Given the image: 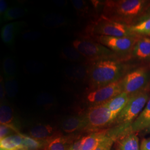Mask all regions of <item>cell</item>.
Listing matches in <instances>:
<instances>
[{"label": "cell", "instance_id": "8", "mask_svg": "<svg viewBox=\"0 0 150 150\" xmlns=\"http://www.w3.org/2000/svg\"><path fill=\"white\" fill-rule=\"evenodd\" d=\"M150 81V68L141 67L131 70L122 79L123 92L132 96L146 90Z\"/></svg>", "mask_w": 150, "mask_h": 150}, {"label": "cell", "instance_id": "30", "mask_svg": "<svg viewBox=\"0 0 150 150\" xmlns=\"http://www.w3.org/2000/svg\"><path fill=\"white\" fill-rule=\"evenodd\" d=\"M6 95L9 97L15 96L18 92V85L16 78L6 79L5 81Z\"/></svg>", "mask_w": 150, "mask_h": 150}, {"label": "cell", "instance_id": "6", "mask_svg": "<svg viewBox=\"0 0 150 150\" xmlns=\"http://www.w3.org/2000/svg\"><path fill=\"white\" fill-rule=\"evenodd\" d=\"M85 116L86 126L83 132L88 134L111 127L114 121L106 103L89 107Z\"/></svg>", "mask_w": 150, "mask_h": 150}, {"label": "cell", "instance_id": "29", "mask_svg": "<svg viewBox=\"0 0 150 150\" xmlns=\"http://www.w3.org/2000/svg\"><path fill=\"white\" fill-rule=\"evenodd\" d=\"M71 3L78 15L82 18H87L90 13V6L84 0H72Z\"/></svg>", "mask_w": 150, "mask_h": 150}, {"label": "cell", "instance_id": "39", "mask_svg": "<svg viewBox=\"0 0 150 150\" xmlns=\"http://www.w3.org/2000/svg\"><path fill=\"white\" fill-rule=\"evenodd\" d=\"M143 131L145 134H150V126Z\"/></svg>", "mask_w": 150, "mask_h": 150}, {"label": "cell", "instance_id": "4", "mask_svg": "<svg viewBox=\"0 0 150 150\" xmlns=\"http://www.w3.org/2000/svg\"><path fill=\"white\" fill-rule=\"evenodd\" d=\"M149 99V92L146 89L132 95L126 106L114 121L112 126H120L129 129L144 110Z\"/></svg>", "mask_w": 150, "mask_h": 150}, {"label": "cell", "instance_id": "25", "mask_svg": "<svg viewBox=\"0 0 150 150\" xmlns=\"http://www.w3.org/2000/svg\"><path fill=\"white\" fill-rule=\"evenodd\" d=\"M2 70L5 79L16 78L18 68L15 57L11 55H7L2 61Z\"/></svg>", "mask_w": 150, "mask_h": 150}, {"label": "cell", "instance_id": "33", "mask_svg": "<svg viewBox=\"0 0 150 150\" xmlns=\"http://www.w3.org/2000/svg\"><path fill=\"white\" fill-rule=\"evenodd\" d=\"M21 33L22 38L27 41H35L41 36V32L36 31L25 30Z\"/></svg>", "mask_w": 150, "mask_h": 150}, {"label": "cell", "instance_id": "22", "mask_svg": "<svg viewBox=\"0 0 150 150\" xmlns=\"http://www.w3.org/2000/svg\"><path fill=\"white\" fill-rule=\"evenodd\" d=\"M59 56L61 59L74 64H83L88 62L77 49L71 46H65L61 48Z\"/></svg>", "mask_w": 150, "mask_h": 150}, {"label": "cell", "instance_id": "21", "mask_svg": "<svg viewBox=\"0 0 150 150\" xmlns=\"http://www.w3.org/2000/svg\"><path fill=\"white\" fill-rule=\"evenodd\" d=\"M59 132H54L49 125H39L33 127L30 131V136L35 139L47 141L52 139Z\"/></svg>", "mask_w": 150, "mask_h": 150}, {"label": "cell", "instance_id": "15", "mask_svg": "<svg viewBox=\"0 0 150 150\" xmlns=\"http://www.w3.org/2000/svg\"><path fill=\"white\" fill-rule=\"evenodd\" d=\"M86 120L85 115L83 116H73L64 118L61 123L63 131L69 134L76 131L83 132L86 128Z\"/></svg>", "mask_w": 150, "mask_h": 150}, {"label": "cell", "instance_id": "5", "mask_svg": "<svg viewBox=\"0 0 150 150\" xmlns=\"http://www.w3.org/2000/svg\"><path fill=\"white\" fill-rule=\"evenodd\" d=\"M72 44L88 62L109 58L121 59L111 50L87 36L76 39Z\"/></svg>", "mask_w": 150, "mask_h": 150}, {"label": "cell", "instance_id": "3", "mask_svg": "<svg viewBox=\"0 0 150 150\" xmlns=\"http://www.w3.org/2000/svg\"><path fill=\"white\" fill-rule=\"evenodd\" d=\"M88 36H106L111 37H140L134 33L131 26L114 21L103 16L92 22L87 28Z\"/></svg>", "mask_w": 150, "mask_h": 150}, {"label": "cell", "instance_id": "12", "mask_svg": "<svg viewBox=\"0 0 150 150\" xmlns=\"http://www.w3.org/2000/svg\"><path fill=\"white\" fill-rule=\"evenodd\" d=\"M129 59H134L141 62H150V38H139L134 45Z\"/></svg>", "mask_w": 150, "mask_h": 150}, {"label": "cell", "instance_id": "1", "mask_svg": "<svg viewBox=\"0 0 150 150\" xmlns=\"http://www.w3.org/2000/svg\"><path fill=\"white\" fill-rule=\"evenodd\" d=\"M150 8V1L108 0L103 3L102 15L132 26L147 17Z\"/></svg>", "mask_w": 150, "mask_h": 150}, {"label": "cell", "instance_id": "41", "mask_svg": "<svg viewBox=\"0 0 150 150\" xmlns=\"http://www.w3.org/2000/svg\"><path fill=\"white\" fill-rule=\"evenodd\" d=\"M149 37H150V35H149Z\"/></svg>", "mask_w": 150, "mask_h": 150}, {"label": "cell", "instance_id": "31", "mask_svg": "<svg viewBox=\"0 0 150 150\" xmlns=\"http://www.w3.org/2000/svg\"><path fill=\"white\" fill-rule=\"evenodd\" d=\"M20 133L17 127L4 125H1L0 126V138L1 139L12 134Z\"/></svg>", "mask_w": 150, "mask_h": 150}, {"label": "cell", "instance_id": "37", "mask_svg": "<svg viewBox=\"0 0 150 150\" xmlns=\"http://www.w3.org/2000/svg\"><path fill=\"white\" fill-rule=\"evenodd\" d=\"M8 8L7 7V3L5 0L0 1V16L1 18L4 15L6 11Z\"/></svg>", "mask_w": 150, "mask_h": 150}, {"label": "cell", "instance_id": "18", "mask_svg": "<svg viewBox=\"0 0 150 150\" xmlns=\"http://www.w3.org/2000/svg\"><path fill=\"white\" fill-rule=\"evenodd\" d=\"M116 150H140L139 138L136 133H129L116 141Z\"/></svg>", "mask_w": 150, "mask_h": 150}, {"label": "cell", "instance_id": "34", "mask_svg": "<svg viewBox=\"0 0 150 150\" xmlns=\"http://www.w3.org/2000/svg\"><path fill=\"white\" fill-rule=\"evenodd\" d=\"M38 102L45 106L51 104L54 101L52 96L46 92H43L38 96Z\"/></svg>", "mask_w": 150, "mask_h": 150}, {"label": "cell", "instance_id": "26", "mask_svg": "<svg viewBox=\"0 0 150 150\" xmlns=\"http://www.w3.org/2000/svg\"><path fill=\"white\" fill-rule=\"evenodd\" d=\"M28 12L26 7L21 6H13L7 9L3 16L1 18V22H7L15 20L25 16Z\"/></svg>", "mask_w": 150, "mask_h": 150}, {"label": "cell", "instance_id": "27", "mask_svg": "<svg viewBox=\"0 0 150 150\" xmlns=\"http://www.w3.org/2000/svg\"><path fill=\"white\" fill-rule=\"evenodd\" d=\"M22 137L23 147L26 150H43L48 141L35 139L26 134H22Z\"/></svg>", "mask_w": 150, "mask_h": 150}, {"label": "cell", "instance_id": "36", "mask_svg": "<svg viewBox=\"0 0 150 150\" xmlns=\"http://www.w3.org/2000/svg\"><path fill=\"white\" fill-rule=\"evenodd\" d=\"M140 150H150V137L142 141L140 146Z\"/></svg>", "mask_w": 150, "mask_h": 150}, {"label": "cell", "instance_id": "32", "mask_svg": "<svg viewBox=\"0 0 150 150\" xmlns=\"http://www.w3.org/2000/svg\"><path fill=\"white\" fill-rule=\"evenodd\" d=\"M26 69L30 73H38L43 69V66L38 62L30 61L26 64Z\"/></svg>", "mask_w": 150, "mask_h": 150}, {"label": "cell", "instance_id": "40", "mask_svg": "<svg viewBox=\"0 0 150 150\" xmlns=\"http://www.w3.org/2000/svg\"><path fill=\"white\" fill-rule=\"evenodd\" d=\"M25 150V149H21V150Z\"/></svg>", "mask_w": 150, "mask_h": 150}, {"label": "cell", "instance_id": "38", "mask_svg": "<svg viewBox=\"0 0 150 150\" xmlns=\"http://www.w3.org/2000/svg\"><path fill=\"white\" fill-rule=\"evenodd\" d=\"M54 4L59 7H64L67 5V1H64V0H56L54 1Z\"/></svg>", "mask_w": 150, "mask_h": 150}, {"label": "cell", "instance_id": "14", "mask_svg": "<svg viewBox=\"0 0 150 150\" xmlns=\"http://www.w3.org/2000/svg\"><path fill=\"white\" fill-rule=\"evenodd\" d=\"M127 129L122 126H113L110 127L106 136L97 145L94 150H111L113 144L119 137L126 132Z\"/></svg>", "mask_w": 150, "mask_h": 150}, {"label": "cell", "instance_id": "11", "mask_svg": "<svg viewBox=\"0 0 150 150\" xmlns=\"http://www.w3.org/2000/svg\"><path fill=\"white\" fill-rule=\"evenodd\" d=\"M27 26L24 21H15L7 23L2 27L1 37L4 43L8 46L14 45L17 35L22 33L23 28Z\"/></svg>", "mask_w": 150, "mask_h": 150}, {"label": "cell", "instance_id": "28", "mask_svg": "<svg viewBox=\"0 0 150 150\" xmlns=\"http://www.w3.org/2000/svg\"><path fill=\"white\" fill-rule=\"evenodd\" d=\"M131 30L135 35L141 36H149L150 35V15L142 20L131 26Z\"/></svg>", "mask_w": 150, "mask_h": 150}, {"label": "cell", "instance_id": "35", "mask_svg": "<svg viewBox=\"0 0 150 150\" xmlns=\"http://www.w3.org/2000/svg\"><path fill=\"white\" fill-rule=\"evenodd\" d=\"M6 93L5 87V82L4 79L1 76V81H0V97L1 101L4 100V98L5 96Z\"/></svg>", "mask_w": 150, "mask_h": 150}, {"label": "cell", "instance_id": "23", "mask_svg": "<svg viewBox=\"0 0 150 150\" xmlns=\"http://www.w3.org/2000/svg\"><path fill=\"white\" fill-rule=\"evenodd\" d=\"M1 150H19L25 149L23 146L22 134H12L1 139Z\"/></svg>", "mask_w": 150, "mask_h": 150}, {"label": "cell", "instance_id": "9", "mask_svg": "<svg viewBox=\"0 0 150 150\" xmlns=\"http://www.w3.org/2000/svg\"><path fill=\"white\" fill-rule=\"evenodd\" d=\"M123 92L122 79L107 86L87 91L85 101L90 107L107 103Z\"/></svg>", "mask_w": 150, "mask_h": 150}, {"label": "cell", "instance_id": "10", "mask_svg": "<svg viewBox=\"0 0 150 150\" xmlns=\"http://www.w3.org/2000/svg\"><path fill=\"white\" fill-rule=\"evenodd\" d=\"M89 62L74 64L66 66L64 70V76L74 82H87L88 77Z\"/></svg>", "mask_w": 150, "mask_h": 150}, {"label": "cell", "instance_id": "7", "mask_svg": "<svg viewBox=\"0 0 150 150\" xmlns=\"http://www.w3.org/2000/svg\"><path fill=\"white\" fill-rule=\"evenodd\" d=\"M89 37L111 50L122 59H129V56L134 45L140 38V37L118 38L106 36H93Z\"/></svg>", "mask_w": 150, "mask_h": 150}, {"label": "cell", "instance_id": "17", "mask_svg": "<svg viewBox=\"0 0 150 150\" xmlns=\"http://www.w3.org/2000/svg\"><path fill=\"white\" fill-rule=\"evenodd\" d=\"M131 97V95H129L125 92H122L106 103L112 115L113 121L115 120L124 107L126 106Z\"/></svg>", "mask_w": 150, "mask_h": 150}, {"label": "cell", "instance_id": "19", "mask_svg": "<svg viewBox=\"0 0 150 150\" xmlns=\"http://www.w3.org/2000/svg\"><path fill=\"white\" fill-rule=\"evenodd\" d=\"M109 129L92 132L82 137V150H95L97 145L106 136Z\"/></svg>", "mask_w": 150, "mask_h": 150}, {"label": "cell", "instance_id": "20", "mask_svg": "<svg viewBox=\"0 0 150 150\" xmlns=\"http://www.w3.org/2000/svg\"><path fill=\"white\" fill-rule=\"evenodd\" d=\"M69 20L65 16L56 12L43 14L42 24L48 28H57L67 25Z\"/></svg>", "mask_w": 150, "mask_h": 150}, {"label": "cell", "instance_id": "2", "mask_svg": "<svg viewBox=\"0 0 150 150\" xmlns=\"http://www.w3.org/2000/svg\"><path fill=\"white\" fill-rule=\"evenodd\" d=\"M88 62V91L120 80L131 70L130 65L119 58L104 59Z\"/></svg>", "mask_w": 150, "mask_h": 150}, {"label": "cell", "instance_id": "24", "mask_svg": "<svg viewBox=\"0 0 150 150\" xmlns=\"http://www.w3.org/2000/svg\"><path fill=\"white\" fill-rule=\"evenodd\" d=\"M0 123L1 125L16 127L13 110L7 101L3 100L0 106Z\"/></svg>", "mask_w": 150, "mask_h": 150}, {"label": "cell", "instance_id": "16", "mask_svg": "<svg viewBox=\"0 0 150 150\" xmlns=\"http://www.w3.org/2000/svg\"><path fill=\"white\" fill-rule=\"evenodd\" d=\"M150 126V98L144 110L129 128V133L144 131Z\"/></svg>", "mask_w": 150, "mask_h": 150}, {"label": "cell", "instance_id": "13", "mask_svg": "<svg viewBox=\"0 0 150 150\" xmlns=\"http://www.w3.org/2000/svg\"><path fill=\"white\" fill-rule=\"evenodd\" d=\"M80 137L75 135L64 136L58 133L54 137L48 139L43 150H69L71 146Z\"/></svg>", "mask_w": 150, "mask_h": 150}]
</instances>
